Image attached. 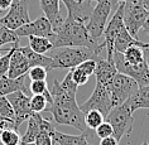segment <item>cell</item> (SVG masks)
Listing matches in <instances>:
<instances>
[{
  "mask_svg": "<svg viewBox=\"0 0 149 145\" xmlns=\"http://www.w3.org/2000/svg\"><path fill=\"white\" fill-rule=\"evenodd\" d=\"M29 90L33 95H43L46 97L48 105H51L53 99H52V94L48 88L47 81H31L29 85Z\"/></svg>",
  "mask_w": 149,
  "mask_h": 145,
  "instance_id": "obj_27",
  "label": "cell"
},
{
  "mask_svg": "<svg viewBox=\"0 0 149 145\" xmlns=\"http://www.w3.org/2000/svg\"><path fill=\"white\" fill-rule=\"evenodd\" d=\"M118 73L119 72L113 61H109L106 58H101L96 61V69H95L94 75L96 77V82L97 83H101L104 86H106Z\"/></svg>",
  "mask_w": 149,
  "mask_h": 145,
  "instance_id": "obj_18",
  "label": "cell"
},
{
  "mask_svg": "<svg viewBox=\"0 0 149 145\" xmlns=\"http://www.w3.org/2000/svg\"><path fill=\"white\" fill-rule=\"evenodd\" d=\"M105 116L97 110H91L85 114V124H86L88 130H95L99 125L104 122Z\"/></svg>",
  "mask_w": 149,
  "mask_h": 145,
  "instance_id": "obj_29",
  "label": "cell"
},
{
  "mask_svg": "<svg viewBox=\"0 0 149 145\" xmlns=\"http://www.w3.org/2000/svg\"><path fill=\"white\" fill-rule=\"evenodd\" d=\"M95 134L96 136L100 137V139H104V137L107 136H113L114 135V130L111 128V125L107 121H104L101 125H99L97 128L95 129Z\"/></svg>",
  "mask_w": 149,
  "mask_h": 145,
  "instance_id": "obj_35",
  "label": "cell"
},
{
  "mask_svg": "<svg viewBox=\"0 0 149 145\" xmlns=\"http://www.w3.org/2000/svg\"><path fill=\"white\" fill-rule=\"evenodd\" d=\"M20 135L14 129L1 130V143L3 145H20Z\"/></svg>",
  "mask_w": 149,
  "mask_h": 145,
  "instance_id": "obj_30",
  "label": "cell"
},
{
  "mask_svg": "<svg viewBox=\"0 0 149 145\" xmlns=\"http://www.w3.org/2000/svg\"><path fill=\"white\" fill-rule=\"evenodd\" d=\"M80 109L84 114H86L87 111H91V110H97L106 117L107 114L113 109L111 97H110L107 87L101 83L96 82L94 92H92L91 96L87 99V101H85L82 105L80 106Z\"/></svg>",
  "mask_w": 149,
  "mask_h": 145,
  "instance_id": "obj_10",
  "label": "cell"
},
{
  "mask_svg": "<svg viewBox=\"0 0 149 145\" xmlns=\"http://www.w3.org/2000/svg\"><path fill=\"white\" fill-rule=\"evenodd\" d=\"M17 91H23L25 94L27 86H25V77H18V78H10L4 76L0 80V96H9Z\"/></svg>",
  "mask_w": 149,
  "mask_h": 145,
  "instance_id": "obj_20",
  "label": "cell"
},
{
  "mask_svg": "<svg viewBox=\"0 0 149 145\" xmlns=\"http://www.w3.org/2000/svg\"><path fill=\"white\" fill-rule=\"evenodd\" d=\"M99 145H119V141L114 136H107L104 137V139H100Z\"/></svg>",
  "mask_w": 149,
  "mask_h": 145,
  "instance_id": "obj_37",
  "label": "cell"
},
{
  "mask_svg": "<svg viewBox=\"0 0 149 145\" xmlns=\"http://www.w3.org/2000/svg\"><path fill=\"white\" fill-rule=\"evenodd\" d=\"M17 47H19V44H14V46L10 48L5 54H3L1 58H0V80H1L4 76H6V73H8L9 65H10V57H12L13 52Z\"/></svg>",
  "mask_w": 149,
  "mask_h": 145,
  "instance_id": "obj_32",
  "label": "cell"
},
{
  "mask_svg": "<svg viewBox=\"0 0 149 145\" xmlns=\"http://www.w3.org/2000/svg\"><path fill=\"white\" fill-rule=\"evenodd\" d=\"M0 145H3V143H1V130H0Z\"/></svg>",
  "mask_w": 149,
  "mask_h": 145,
  "instance_id": "obj_46",
  "label": "cell"
},
{
  "mask_svg": "<svg viewBox=\"0 0 149 145\" xmlns=\"http://www.w3.org/2000/svg\"><path fill=\"white\" fill-rule=\"evenodd\" d=\"M77 86L72 80L71 71L67 72L62 81L53 80L52 86V101L51 105H47V112L52 115V119L57 125H67L80 130L84 134H88L91 130L87 129L85 124V114L77 105Z\"/></svg>",
  "mask_w": 149,
  "mask_h": 145,
  "instance_id": "obj_1",
  "label": "cell"
},
{
  "mask_svg": "<svg viewBox=\"0 0 149 145\" xmlns=\"http://www.w3.org/2000/svg\"><path fill=\"white\" fill-rule=\"evenodd\" d=\"M65 4L66 9H67V18L76 20V22H81L85 23L92 12V6L86 4V3H77V0H59Z\"/></svg>",
  "mask_w": 149,
  "mask_h": 145,
  "instance_id": "obj_16",
  "label": "cell"
},
{
  "mask_svg": "<svg viewBox=\"0 0 149 145\" xmlns=\"http://www.w3.org/2000/svg\"><path fill=\"white\" fill-rule=\"evenodd\" d=\"M28 43H29V48L39 54H47L48 52H51L53 49L51 40L44 37H34L31 35L28 37Z\"/></svg>",
  "mask_w": 149,
  "mask_h": 145,
  "instance_id": "obj_24",
  "label": "cell"
},
{
  "mask_svg": "<svg viewBox=\"0 0 149 145\" xmlns=\"http://www.w3.org/2000/svg\"><path fill=\"white\" fill-rule=\"evenodd\" d=\"M140 145H149V144H148V141H143Z\"/></svg>",
  "mask_w": 149,
  "mask_h": 145,
  "instance_id": "obj_45",
  "label": "cell"
},
{
  "mask_svg": "<svg viewBox=\"0 0 149 145\" xmlns=\"http://www.w3.org/2000/svg\"><path fill=\"white\" fill-rule=\"evenodd\" d=\"M20 51L23 52V54L27 57L31 68H32V67L39 66V67L46 68L47 72H48V71L54 69V62H53V59H52L49 56L36 53V52H33L29 47H20Z\"/></svg>",
  "mask_w": 149,
  "mask_h": 145,
  "instance_id": "obj_19",
  "label": "cell"
},
{
  "mask_svg": "<svg viewBox=\"0 0 149 145\" xmlns=\"http://www.w3.org/2000/svg\"><path fill=\"white\" fill-rule=\"evenodd\" d=\"M0 22L12 31H17L22 25L29 23L31 17L28 12V0H13V4L5 15L0 12Z\"/></svg>",
  "mask_w": 149,
  "mask_h": 145,
  "instance_id": "obj_9",
  "label": "cell"
},
{
  "mask_svg": "<svg viewBox=\"0 0 149 145\" xmlns=\"http://www.w3.org/2000/svg\"><path fill=\"white\" fill-rule=\"evenodd\" d=\"M13 4V0H0V10H6L9 9Z\"/></svg>",
  "mask_w": 149,
  "mask_h": 145,
  "instance_id": "obj_38",
  "label": "cell"
},
{
  "mask_svg": "<svg viewBox=\"0 0 149 145\" xmlns=\"http://www.w3.org/2000/svg\"><path fill=\"white\" fill-rule=\"evenodd\" d=\"M123 10H124V3L118 5L116 12L111 17L109 23L106 24L105 32H104V43L106 48V59L113 61V53H114V40L118 37V34L124 28V20H123ZM114 62V61H113Z\"/></svg>",
  "mask_w": 149,
  "mask_h": 145,
  "instance_id": "obj_11",
  "label": "cell"
},
{
  "mask_svg": "<svg viewBox=\"0 0 149 145\" xmlns=\"http://www.w3.org/2000/svg\"><path fill=\"white\" fill-rule=\"evenodd\" d=\"M77 67H79V68L84 73H86V75L90 77L91 75H94V73H95V69H96V61H95V59H88V61L82 62L81 65H79Z\"/></svg>",
  "mask_w": 149,
  "mask_h": 145,
  "instance_id": "obj_36",
  "label": "cell"
},
{
  "mask_svg": "<svg viewBox=\"0 0 149 145\" xmlns=\"http://www.w3.org/2000/svg\"><path fill=\"white\" fill-rule=\"evenodd\" d=\"M143 51H144V61L149 68V48H143Z\"/></svg>",
  "mask_w": 149,
  "mask_h": 145,
  "instance_id": "obj_40",
  "label": "cell"
},
{
  "mask_svg": "<svg viewBox=\"0 0 149 145\" xmlns=\"http://www.w3.org/2000/svg\"><path fill=\"white\" fill-rule=\"evenodd\" d=\"M48 105L46 97L43 95H33L31 97V109L33 112L40 114L46 110V107Z\"/></svg>",
  "mask_w": 149,
  "mask_h": 145,
  "instance_id": "obj_31",
  "label": "cell"
},
{
  "mask_svg": "<svg viewBox=\"0 0 149 145\" xmlns=\"http://www.w3.org/2000/svg\"><path fill=\"white\" fill-rule=\"evenodd\" d=\"M85 1V0H77V3H80V4H81V3H84Z\"/></svg>",
  "mask_w": 149,
  "mask_h": 145,
  "instance_id": "obj_47",
  "label": "cell"
},
{
  "mask_svg": "<svg viewBox=\"0 0 149 145\" xmlns=\"http://www.w3.org/2000/svg\"><path fill=\"white\" fill-rule=\"evenodd\" d=\"M20 38L15 34V32L12 29L6 28L4 24L0 22V49L5 44H19Z\"/></svg>",
  "mask_w": 149,
  "mask_h": 145,
  "instance_id": "obj_28",
  "label": "cell"
},
{
  "mask_svg": "<svg viewBox=\"0 0 149 145\" xmlns=\"http://www.w3.org/2000/svg\"><path fill=\"white\" fill-rule=\"evenodd\" d=\"M47 121H48L47 119H44L40 114L33 112L32 116L28 119V128L20 137V145L34 144L36 137L42 131V129L44 128V125L47 124Z\"/></svg>",
  "mask_w": 149,
  "mask_h": 145,
  "instance_id": "obj_14",
  "label": "cell"
},
{
  "mask_svg": "<svg viewBox=\"0 0 149 145\" xmlns=\"http://www.w3.org/2000/svg\"><path fill=\"white\" fill-rule=\"evenodd\" d=\"M141 29H143V31L149 35V13H148V17H147V19H145V22H144V24H143V27H141Z\"/></svg>",
  "mask_w": 149,
  "mask_h": 145,
  "instance_id": "obj_39",
  "label": "cell"
},
{
  "mask_svg": "<svg viewBox=\"0 0 149 145\" xmlns=\"http://www.w3.org/2000/svg\"><path fill=\"white\" fill-rule=\"evenodd\" d=\"M99 1H101V0H85V3L88 5H91L92 3H99Z\"/></svg>",
  "mask_w": 149,
  "mask_h": 145,
  "instance_id": "obj_43",
  "label": "cell"
},
{
  "mask_svg": "<svg viewBox=\"0 0 149 145\" xmlns=\"http://www.w3.org/2000/svg\"><path fill=\"white\" fill-rule=\"evenodd\" d=\"M141 48H149V43H143V46H141Z\"/></svg>",
  "mask_w": 149,
  "mask_h": 145,
  "instance_id": "obj_44",
  "label": "cell"
},
{
  "mask_svg": "<svg viewBox=\"0 0 149 145\" xmlns=\"http://www.w3.org/2000/svg\"><path fill=\"white\" fill-rule=\"evenodd\" d=\"M29 69H31V66L27 57L20 51V47H17L10 57V65L6 76L10 78H18V77L25 76Z\"/></svg>",
  "mask_w": 149,
  "mask_h": 145,
  "instance_id": "obj_15",
  "label": "cell"
},
{
  "mask_svg": "<svg viewBox=\"0 0 149 145\" xmlns=\"http://www.w3.org/2000/svg\"><path fill=\"white\" fill-rule=\"evenodd\" d=\"M125 102L133 114L139 109H149V85L139 87L135 94L130 96Z\"/></svg>",
  "mask_w": 149,
  "mask_h": 145,
  "instance_id": "obj_21",
  "label": "cell"
},
{
  "mask_svg": "<svg viewBox=\"0 0 149 145\" xmlns=\"http://www.w3.org/2000/svg\"><path fill=\"white\" fill-rule=\"evenodd\" d=\"M39 5H40V9L44 13V17L52 24L53 32H54L65 22V18L61 15L59 0H39Z\"/></svg>",
  "mask_w": 149,
  "mask_h": 145,
  "instance_id": "obj_17",
  "label": "cell"
},
{
  "mask_svg": "<svg viewBox=\"0 0 149 145\" xmlns=\"http://www.w3.org/2000/svg\"><path fill=\"white\" fill-rule=\"evenodd\" d=\"M53 144L57 145H91L87 140V134L81 133L80 135H70L61 131H53Z\"/></svg>",
  "mask_w": 149,
  "mask_h": 145,
  "instance_id": "obj_22",
  "label": "cell"
},
{
  "mask_svg": "<svg viewBox=\"0 0 149 145\" xmlns=\"http://www.w3.org/2000/svg\"><path fill=\"white\" fill-rule=\"evenodd\" d=\"M110 1V4H111V6L113 5H119V4H121V3H126V1H130V0H109Z\"/></svg>",
  "mask_w": 149,
  "mask_h": 145,
  "instance_id": "obj_42",
  "label": "cell"
},
{
  "mask_svg": "<svg viewBox=\"0 0 149 145\" xmlns=\"http://www.w3.org/2000/svg\"><path fill=\"white\" fill-rule=\"evenodd\" d=\"M111 8L113 6L109 0H101V1L96 3V5L92 8V12L86 24V29L90 37L96 42H99V39L104 35Z\"/></svg>",
  "mask_w": 149,
  "mask_h": 145,
  "instance_id": "obj_6",
  "label": "cell"
},
{
  "mask_svg": "<svg viewBox=\"0 0 149 145\" xmlns=\"http://www.w3.org/2000/svg\"><path fill=\"white\" fill-rule=\"evenodd\" d=\"M6 97H8L9 102L12 103V107L14 110V116H15L14 130L18 131L19 126L24 121H28V119L33 115V111L31 109V97H28L23 91H17L14 94L6 96Z\"/></svg>",
  "mask_w": 149,
  "mask_h": 145,
  "instance_id": "obj_12",
  "label": "cell"
},
{
  "mask_svg": "<svg viewBox=\"0 0 149 145\" xmlns=\"http://www.w3.org/2000/svg\"><path fill=\"white\" fill-rule=\"evenodd\" d=\"M132 46H140L141 47L143 46V42H140V40H138L134 38V37H132L129 34V32L126 31V28L124 27L114 40V51L119 52V53H124V52Z\"/></svg>",
  "mask_w": 149,
  "mask_h": 145,
  "instance_id": "obj_23",
  "label": "cell"
},
{
  "mask_svg": "<svg viewBox=\"0 0 149 145\" xmlns=\"http://www.w3.org/2000/svg\"><path fill=\"white\" fill-rule=\"evenodd\" d=\"M106 121L111 125V128L114 130V137L119 143L125 135H130L133 130L134 125V116L132 110L129 109V106L124 102L120 106L113 107L111 111L107 114Z\"/></svg>",
  "mask_w": 149,
  "mask_h": 145,
  "instance_id": "obj_4",
  "label": "cell"
},
{
  "mask_svg": "<svg viewBox=\"0 0 149 145\" xmlns=\"http://www.w3.org/2000/svg\"><path fill=\"white\" fill-rule=\"evenodd\" d=\"M31 145H34V144H31Z\"/></svg>",
  "mask_w": 149,
  "mask_h": 145,
  "instance_id": "obj_48",
  "label": "cell"
},
{
  "mask_svg": "<svg viewBox=\"0 0 149 145\" xmlns=\"http://www.w3.org/2000/svg\"><path fill=\"white\" fill-rule=\"evenodd\" d=\"M139 1H140L141 6H143V8L149 13V0H139Z\"/></svg>",
  "mask_w": 149,
  "mask_h": 145,
  "instance_id": "obj_41",
  "label": "cell"
},
{
  "mask_svg": "<svg viewBox=\"0 0 149 145\" xmlns=\"http://www.w3.org/2000/svg\"><path fill=\"white\" fill-rule=\"evenodd\" d=\"M113 61L118 72L133 78L139 87L149 85V68L145 61L140 63V65H129L124 59V54L115 51L113 53Z\"/></svg>",
  "mask_w": 149,
  "mask_h": 145,
  "instance_id": "obj_8",
  "label": "cell"
},
{
  "mask_svg": "<svg viewBox=\"0 0 149 145\" xmlns=\"http://www.w3.org/2000/svg\"><path fill=\"white\" fill-rule=\"evenodd\" d=\"M54 48L62 47H87V48H97L100 46L90 37L86 24L76 22L71 18H65V22L54 31V35L49 39Z\"/></svg>",
  "mask_w": 149,
  "mask_h": 145,
  "instance_id": "obj_2",
  "label": "cell"
},
{
  "mask_svg": "<svg viewBox=\"0 0 149 145\" xmlns=\"http://www.w3.org/2000/svg\"><path fill=\"white\" fill-rule=\"evenodd\" d=\"M124 59L129 65H140L144 62V51L140 46H132L124 53Z\"/></svg>",
  "mask_w": 149,
  "mask_h": 145,
  "instance_id": "obj_25",
  "label": "cell"
},
{
  "mask_svg": "<svg viewBox=\"0 0 149 145\" xmlns=\"http://www.w3.org/2000/svg\"><path fill=\"white\" fill-rule=\"evenodd\" d=\"M107 90H109L110 97H111V103L113 107L123 105L130 96L134 95L136 90L139 88L138 83L133 78L118 73L109 83L106 85Z\"/></svg>",
  "mask_w": 149,
  "mask_h": 145,
  "instance_id": "obj_5",
  "label": "cell"
},
{
  "mask_svg": "<svg viewBox=\"0 0 149 145\" xmlns=\"http://www.w3.org/2000/svg\"><path fill=\"white\" fill-rule=\"evenodd\" d=\"M15 32V34L19 37H44V38L51 39L54 35L53 27L49 23V20L46 17H39L36 20H31L29 23L22 25L20 28H18Z\"/></svg>",
  "mask_w": 149,
  "mask_h": 145,
  "instance_id": "obj_13",
  "label": "cell"
},
{
  "mask_svg": "<svg viewBox=\"0 0 149 145\" xmlns=\"http://www.w3.org/2000/svg\"><path fill=\"white\" fill-rule=\"evenodd\" d=\"M12 122L14 125L15 116H14V110L12 107V103L6 96H0V122Z\"/></svg>",
  "mask_w": 149,
  "mask_h": 145,
  "instance_id": "obj_26",
  "label": "cell"
},
{
  "mask_svg": "<svg viewBox=\"0 0 149 145\" xmlns=\"http://www.w3.org/2000/svg\"><path fill=\"white\" fill-rule=\"evenodd\" d=\"M147 17L148 12L141 6L139 0H130V1L124 3V10H123L124 27L129 32V34L135 39Z\"/></svg>",
  "mask_w": 149,
  "mask_h": 145,
  "instance_id": "obj_7",
  "label": "cell"
},
{
  "mask_svg": "<svg viewBox=\"0 0 149 145\" xmlns=\"http://www.w3.org/2000/svg\"><path fill=\"white\" fill-rule=\"evenodd\" d=\"M71 71V75H72V80L73 82L77 85V86H84L88 82V76L86 73H84L79 67H74V68L70 69Z\"/></svg>",
  "mask_w": 149,
  "mask_h": 145,
  "instance_id": "obj_34",
  "label": "cell"
},
{
  "mask_svg": "<svg viewBox=\"0 0 149 145\" xmlns=\"http://www.w3.org/2000/svg\"><path fill=\"white\" fill-rule=\"evenodd\" d=\"M47 69L43 68V67H32L31 69L28 71V76L31 81H46L47 80Z\"/></svg>",
  "mask_w": 149,
  "mask_h": 145,
  "instance_id": "obj_33",
  "label": "cell"
},
{
  "mask_svg": "<svg viewBox=\"0 0 149 145\" xmlns=\"http://www.w3.org/2000/svg\"><path fill=\"white\" fill-rule=\"evenodd\" d=\"M106 51L105 43L101 42L100 46L95 49L87 47H62V48H54L51 52H48L47 56L53 59L54 62V69L57 68H66L72 69L77 67L85 61L88 59H101L104 57L102 52Z\"/></svg>",
  "mask_w": 149,
  "mask_h": 145,
  "instance_id": "obj_3",
  "label": "cell"
}]
</instances>
